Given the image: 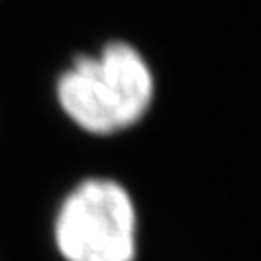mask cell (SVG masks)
Returning a JSON list of instances; mask_svg holds the SVG:
<instances>
[{
  "instance_id": "cell-1",
  "label": "cell",
  "mask_w": 261,
  "mask_h": 261,
  "mask_svg": "<svg viewBox=\"0 0 261 261\" xmlns=\"http://www.w3.org/2000/svg\"><path fill=\"white\" fill-rule=\"evenodd\" d=\"M154 74L133 44H105L81 55L55 83V96L70 122L96 137L118 135L140 124L154 102Z\"/></svg>"
},
{
  "instance_id": "cell-2",
  "label": "cell",
  "mask_w": 261,
  "mask_h": 261,
  "mask_svg": "<svg viewBox=\"0 0 261 261\" xmlns=\"http://www.w3.org/2000/svg\"><path fill=\"white\" fill-rule=\"evenodd\" d=\"M61 261H137L140 211L116 178L87 176L61 198L53 218Z\"/></svg>"
}]
</instances>
